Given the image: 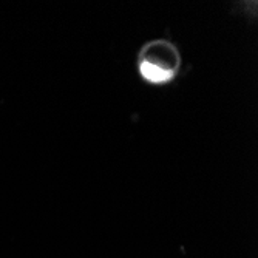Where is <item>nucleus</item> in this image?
Masks as SVG:
<instances>
[{"label": "nucleus", "instance_id": "f257e3e1", "mask_svg": "<svg viewBox=\"0 0 258 258\" xmlns=\"http://www.w3.org/2000/svg\"><path fill=\"white\" fill-rule=\"evenodd\" d=\"M141 75L143 78L152 84H162V82H167L173 78V72L172 70H167L161 65H156L153 62H143L141 63Z\"/></svg>", "mask_w": 258, "mask_h": 258}]
</instances>
